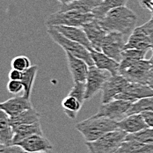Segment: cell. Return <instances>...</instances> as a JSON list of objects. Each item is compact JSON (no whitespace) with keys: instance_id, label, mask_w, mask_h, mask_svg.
<instances>
[{"instance_id":"cell-31","label":"cell","mask_w":153,"mask_h":153,"mask_svg":"<svg viewBox=\"0 0 153 153\" xmlns=\"http://www.w3.org/2000/svg\"><path fill=\"white\" fill-rule=\"evenodd\" d=\"M32 66L30 59L25 56H18L12 61V68L20 71H25Z\"/></svg>"},{"instance_id":"cell-38","label":"cell","mask_w":153,"mask_h":153,"mask_svg":"<svg viewBox=\"0 0 153 153\" xmlns=\"http://www.w3.org/2000/svg\"><path fill=\"white\" fill-rule=\"evenodd\" d=\"M151 69H150V72H149V77H148V82H147V85H149L153 90V53L151 59Z\"/></svg>"},{"instance_id":"cell-33","label":"cell","mask_w":153,"mask_h":153,"mask_svg":"<svg viewBox=\"0 0 153 153\" xmlns=\"http://www.w3.org/2000/svg\"><path fill=\"white\" fill-rule=\"evenodd\" d=\"M152 18L150 19L149 21H147L145 24L142 25L141 27L143 28V30L145 32V33L148 35V37L151 40L152 42V46L153 48V13H152Z\"/></svg>"},{"instance_id":"cell-22","label":"cell","mask_w":153,"mask_h":153,"mask_svg":"<svg viewBox=\"0 0 153 153\" xmlns=\"http://www.w3.org/2000/svg\"><path fill=\"white\" fill-rule=\"evenodd\" d=\"M13 138V128L11 123V117L0 108V140L4 144L12 145Z\"/></svg>"},{"instance_id":"cell-17","label":"cell","mask_w":153,"mask_h":153,"mask_svg":"<svg viewBox=\"0 0 153 153\" xmlns=\"http://www.w3.org/2000/svg\"><path fill=\"white\" fill-rule=\"evenodd\" d=\"M90 52H91L93 64L97 68L102 71H107L110 73L111 76H115L119 74V63L120 62L109 57L102 51L92 49Z\"/></svg>"},{"instance_id":"cell-21","label":"cell","mask_w":153,"mask_h":153,"mask_svg":"<svg viewBox=\"0 0 153 153\" xmlns=\"http://www.w3.org/2000/svg\"><path fill=\"white\" fill-rule=\"evenodd\" d=\"M103 0H76L68 4H61L59 11H69L75 10L83 13H92Z\"/></svg>"},{"instance_id":"cell-7","label":"cell","mask_w":153,"mask_h":153,"mask_svg":"<svg viewBox=\"0 0 153 153\" xmlns=\"http://www.w3.org/2000/svg\"><path fill=\"white\" fill-rule=\"evenodd\" d=\"M132 103L123 100H113L107 103H102L95 115L104 116L114 121H121L127 116L128 111Z\"/></svg>"},{"instance_id":"cell-9","label":"cell","mask_w":153,"mask_h":153,"mask_svg":"<svg viewBox=\"0 0 153 153\" xmlns=\"http://www.w3.org/2000/svg\"><path fill=\"white\" fill-rule=\"evenodd\" d=\"M104 71H105L97 68L95 65L89 66L85 81V100L92 99L97 92L102 90L105 82L109 77V75H107Z\"/></svg>"},{"instance_id":"cell-32","label":"cell","mask_w":153,"mask_h":153,"mask_svg":"<svg viewBox=\"0 0 153 153\" xmlns=\"http://www.w3.org/2000/svg\"><path fill=\"white\" fill-rule=\"evenodd\" d=\"M7 91L12 94H18L24 90V85L20 80H9L7 83Z\"/></svg>"},{"instance_id":"cell-36","label":"cell","mask_w":153,"mask_h":153,"mask_svg":"<svg viewBox=\"0 0 153 153\" xmlns=\"http://www.w3.org/2000/svg\"><path fill=\"white\" fill-rule=\"evenodd\" d=\"M142 8L153 13V0H138Z\"/></svg>"},{"instance_id":"cell-27","label":"cell","mask_w":153,"mask_h":153,"mask_svg":"<svg viewBox=\"0 0 153 153\" xmlns=\"http://www.w3.org/2000/svg\"><path fill=\"white\" fill-rule=\"evenodd\" d=\"M128 0H103L102 3L92 12L95 19H100L111 9L125 6Z\"/></svg>"},{"instance_id":"cell-41","label":"cell","mask_w":153,"mask_h":153,"mask_svg":"<svg viewBox=\"0 0 153 153\" xmlns=\"http://www.w3.org/2000/svg\"><path fill=\"white\" fill-rule=\"evenodd\" d=\"M0 143H2V141H1V140H0Z\"/></svg>"},{"instance_id":"cell-35","label":"cell","mask_w":153,"mask_h":153,"mask_svg":"<svg viewBox=\"0 0 153 153\" xmlns=\"http://www.w3.org/2000/svg\"><path fill=\"white\" fill-rule=\"evenodd\" d=\"M148 127L153 128V111H146L141 114Z\"/></svg>"},{"instance_id":"cell-12","label":"cell","mask_w":153,"mask_h":153,"mask_svg":"<svg viewBox=\"0 0 153 153\" xmlns=\"http://www.w3.org/2000/svg\"><path fill=\"white\" fill-rule=\"evenodd\" d=\"M153 96V90L147 85L128 82L123 92L118 94L114 100H123L134 103L139 100Z\"/></svg>"},{"instance_id":"cell-14","label":"cell","mask_w":153,"mask_h":153,"mask_svg":"<svg viewBox=\"0 0 153 153\" xmlns=\"http://www.w3.org/2000/svg\"><path fill=\"white\" fill-rule=\"evenodd\" d=\"M33 105L30 99L23 96H16L4 102H0V108L4 110L11 118H13L23 113L24 111L32 108Z\"/></svg>"},{"instance_id":"cell-3","label":"cell","mask_w":153,"mask_h":153,"mask_svg":"<svg viewBox=\"0 0 153 153\" xmlns=\"http://www.w3.org/2000/svg\"><path fill=\"white\" fill-rule=\"evenodd\" d=\"M127 133L121 129L110 131L92 142H86L89 153H116L126 140Z\"/></svg>"},{"instance_id":"cell-18","label":"cell","mask_w":153,"mask_h":153,"mask_svg":"<svg viewBox=\"0 0 153 153\" xmlns=\"http://www.w3.org/2000/svg\"><path fill=\"white\" fill-rule=\"evenodd\" d=\"M148 128L141 114H133L127 115L118 122V128L127 134H134Z\"/></svg>"},{"instance_id":"cell-24","label":"cell","mask_w":153,"mask_h":153,"mask_svg":"<svg viewBox=\"0 0 153 153\" xmlns=\"http://www.w3.org/2000/svg\"><path fill=\"white\" fill-rule=\"evenodd\" d=\"M83 104V102H81L77 98L71 94H68V96H66L62 100L61 103L65 114L71 120L76 119V115L80 111Z\"/></svg>"},{"instance_id":"cell-28","label":"cell","mask_w":153,"mask_h":153,"mask_svg":"<svg viewBox=\"0 0 153 153\" xmlns=\"http://www.w3.org/2000/svg\"><path fill=\"white\" fill-rule=\"evenodd\" d=\"M146 111H153V96L143 98L132 103L127 115L133 114H142Z\"/></svg>"},{"instance_id":"cell-19","label":"cell","mask_w":153,"mask_h":153,"mask_svg":"<svg viewBox=\"0 0 153 153\" xmlns=\"http://www.w3.org/2000/svg\"><path fill=\"white\" fill-rule=\"evenodd\" d=\"M65 37L76 42L77 43L85 47L88 50L93 49L91 42H89L86 33L81 27H68V26H56L54 27Z\"/></svg>"},{"instance_id":"cell-2","label":"cell","mask_w":153,"mask_h":153,"mask_svg":"<svg viewBox=\"0 0 153 153\" xmlns=\"http://www.w3.org/2000/svg\"><path fill=\"white\" fill-rule=\"evenodd\" d=\"M75 127L85 142H92L110 131L118 129V122L94 114L88 119L76 123Z\"/></svg>"},{"instance_id":"cell-25","label":"cell","mask_w":153,"mask_h":153,"mask_svg":"<svg viewBox=\"0 0 153 153\" xmlns=\"http://www.w3.org/2000/svg\"><path fill=\"white\" fill-rule=\"evenodd\" d=\"M37 122H40V114L33 107L24 111L23 113H21L16 117L11 118V123H12L13 128L19 125L32 124Z\"/></svg>"},{"instance_id":"cell-40","label":"cell","mask_w":153,"mask_h":153,"mask_svg":"<svg viewBox=\"0 0 153 153\" xmlns=\"http://www.w3.org/2000/svg\"><path fill=\"white\" fill-rule=\"evenodd\" d=\"M25 153H28V152H25ZM36 153H53L52 151H48V152H36Z\"/></svg>"},{"instance_id":"cell-8","label":"cell","mask_w":153,"mask_h":153,"mask_svg":"<svg viewBox=\"0 0 153 153\" xmlns=\"http://www.w3.org/2000/svg\"><path fill=\"white\" fill-rule=\"evenodd\" d=\"M125 43L123 33L118 32H109L103 41L101 51L109 57L120 62L122 60Z\"/></svg>"},{"instance_id":"cell-1","label":"cell","mask_w":153,"mask_h":153,"mask_svg":"<svg viewBox=\"0 0 153 153\" xmlns=\"http://www.w3.org/2000/svg\"><path fill=\"white\" fill-rule=\"evenodd\" d=\"M137 21V14L126 5L109 10L99 19L100 26L107 33L118 32L124 35L128 34L134 30Z\"/></svg>"},{"instance_id":"cell-15","label":"cell","mask_w":153,"mask_h":153,"mask_svg":"<svg viewBox=\"0 0 153 153\" xmlns=\"http://www.w3.org/2000/svg\"><path fill=\"white\" fill-rule=\"evenodd\" d=\"M66 59L68 63V68L73 79V83H85L89 65L84 60L72 56L70 53H66Z\"/></svg>"},{"instance_id":"cell-16","label":"cell","mask_w":153,"mask_h":153,"mask_svg":"<svg viewBox=\"0 0 153 153\" xmlns=\"http://www.w3.org/2000/svg\"><path fill=\"white\" fill-rule=\"evenodd\" d=\"M139 49V50H145L148 51L152 49V42L148 35L143 28L140 27H135L134 30L131 32L130 36L128 42L125 43L124 49Z\"/></svg>"},{"instance_id":"cell-20","label":"cell","mask_w":153,"mask_h":153,"mask_svg":"<svg viewBox=\"0 0 153 153\" xmlns=\"http://www.w3.org/2000/svg\"><path fill=\"white\" fill-rule=\"evenodd\" d=\"M13 138L12 141V145H16L19 141L24 138L28 137L32 135L39 134L43 135L42 125L40 122L32 123V124H23L13 127Z\"/></svg>"},{"instance_id":"cell-26","label":"cell","mask_w":153,"mask_h":153,"mask_svg":"<svg viewBox=\"0 0 153 153\" xmlns=\"http://www.w3.org/2000/svg\"><path fill=\"white\" fill-rule=\"evenodd\" d=\"M38 66L37 65H32L30 68L22 72L21 82L24 85V96L27 99H31V93L33 90V85L35 80V77L38 72Z\"/></svg>"},{"instance_id":"cell-5","label":"cell","mask_w":153,"mask_h":153,"mask_svg":"<svg viewBox=\"0 0 153 153\" xmlns=\"http://www.w3.org/2000/svg\"><path fill=\"white\" fill-rule=\"evenodd\" d=\"M47 32L50 38L53 40V42H55L57 45L61 47L65 51V53H70L72 56L84 60L89 66L94 65L91 52L85 47L65 37L54 27H47Z\"/></svg>"},{"instance_id":"cell-13","label":"cell","mask_w":153,"mask_h":153,"mask_svg":"<svg viewBox=\"0 0 153 153\" xmlns=\"http://www.w3.org/2000/svg\"><path fill=\"white\" fill-rule=\"evenodd\" d=\"M81 27L86 33V36L92 44V48L98 51H101L102 43L107 32L100 26L99 19H94L92 21L82 26Z\"/></svg>"},{"instance_id":"cell-42","label":"cell","mask_w":153,"mask_h":153,"mask_svg":"<svg viewBox=\"0 0 153 153\" xmlns=\"http://www.w3.org/2000/svg\"><path fill=\"white\" fill-rule=\"evenodd\" d=\"M152 52H153V48H152Z\"/></svg>"},{"instance_id":"cell-30","label":"cell","mask_w":153,"mask_h":153,"mask_svg":"<svg viewBox=\"0 0 153 153\" xmlns=\"http://www.w3.org/2000/svg\"><path fill=\"white\" fill-rule=\"evenodd\" d=\"M147 51L139 50V49H124L123 52L122 59L128 60V61H138L142 59H145V55Z\"/></svg>"},{"instance_id":"cell-6","label":"cell","mask_w":153,"mask_h":153,"mask_svg":"<svg viewBox=\"0 0 153 153\" xmlns=\"http://www.w3.org/2000/svg\"><path fill=\"white\" fill-rule=\"evenodd\" d=\"M94 19L95 17L92 13H83L75 10L58 11L48 16L45 21V24L47 27H82Z\"/></svg>"},{"instance_id":"cell-39","label":"cell","mask_w":153,"mask_h":153,"mask_svg":"<svg viewBox=\"0 0 153 153\" xmlns=\"http://www.w3.org/2000/svg\"><path fill=\"white\" fill-rule=\"evenodd\" d=\"M58 2L61 3V4H68V3H71V2H73V1H76V0H57Z\"/></svg>"},{"instance_id":"cell-11","label":"cell","mask_w":153,"mask_h":153,"mask_svg":"<svg viewBox=\"0 0 153 153\" xmlns=\"http://www.w3.org/2000/svg\"><path fill=\"white\" fill-rule=\"evenodd\" d=\"M129 81L120 74L115 76H109L102 87L101 102L107 103L115 99V97L120 94L127 86Z\"/></svg>"},{"instance_id":"cell-23","label":"cell","mask_w":153,"mask_h":153,"mask_svg":"<svg viewBox=\"0 0 153 153\" xmlns=\"http://www.w3.org/2000/svg\"><path fill=\"white\" fill-rule=\"evenodd\" d=\"M116 153H153V143L125 140Z\"/></svg>"},{"instance_id":"cell-4","label":"cell","mask_w":153,"mask_h":153,"mask_svg":"<svg viewBox=\"0 0 153 153\" xmlns=\"http://www.w3.org/2000/svg\"><path fill=\"white\" fill-rule=\"evenodd\" d=\"M151 69L150 60L128 61L122 59L119 63V74L123 76L128 81L147 85L149 72Z\"/></svg>"},{"instance_id":"cell-29","label":"cell","mask_w":153,"mask_h":153,"mask_svg":"<svg viewBox=\"0 0 153 153\" xmlns=\"http://www.w3.org/2000/svg\"><path fill=\"white\" fill-rule=\"evenodd\" d=\"M126 140H135L144 143H153V128H146L134 134H128Z\"/></svg>"},{"instance_id":"cell-37","label":"cell","mask_w":153,"mask_h":153,"mask_svg":"<svg viewBox=\"0 0 153 153\" xmlns=\"http://www.w3.org/2000/svg\"><path fill=\"white\" fill-rule=\"evenodd\" d=\"M22 72L23 71H18L15 69H13L12 71H10L9 72V79L10 80H21V77H22Z\"/></svg>"},{"instance_id":"cell-34","label":"cell","mask_w":153,"mask_h":153,"mask_svg":"<svg viewBox=\"0 0 153 153\" xmlns=\"http://www.w3.org/2000/svg\"><path fill=\"white\" fill-rule=\"evenodd\" d=\"M0 153H25V152L17 145H6L0 143Z\"/></svg>"},{"instance_id":"cell-10","label":"cell","mask_w":153,"mask_h":153,"mask_svg":"<svg viewBox=\"0 0 153 153\" xmlns=\"http://www.w3.org/2000/svg\"><path fill=\"white\" fill-rule=\"evenodd\" d=\"M17 146L21 148L25 152L36 153L45 152L53 150V144L44 137V135H32L28 137L24 138L16 143Z\"/></svg>"}]
</instances>
